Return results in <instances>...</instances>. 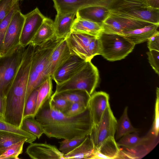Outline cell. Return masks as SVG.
<instances>
[{"label": "cell", "instance_id": "24", "mask_svg": "<svg viewBox=\"0 0 159 159\" xmlns=\"http://www.w3.org/2000/svg\"><path fill=\"white\" fill-rule=\"evenodd\" d=\"M94 148L93 142L89 135L74 149L69 153L64 155V159H90Z\"/></svg>", "mask_w": 159, "mask_h": 159}, {"label": "cell", "instance_id": "13", "mask_svg": "<svg viewBox=\"0 0 159 159\" xmlns=\"http://www.w3.org/2000/svg\"><path fill=\"white\" fill-rule=\"evenodd\" d=\"M26 153L33 159H64V154L54 145L44 143H30Z\"/></svg>", "mask_w": 159, "mask_h": 159}, {"label": "cell", "instance_id": "42", "mask_svg": "<svg viewBox=\"0 0 159 159\" xmlns=\"http://www.w3.org/2000/svg\"><path fill=\"white\" fill-rule=\"evenodd\" d=\"M148 47L149 50L159 51V32L157 31L148 40Z\"/></svg>", "mask_w": 159, "mask_h": 159}, {"label": "cell", "instance_id": "29", "mask_svg": "<svg viewBox=\"0 0 159 159\" xmlns=\"http://www.w3.org/2000/svg\"><path fill=\"white\" fill-rule=\"evenodd\" d=\"M20 128L39 139L43 133V128L40 123L33 116L23 118Z\"/></svg>", "mask_w": 159, "mask_h": 159}, {"label": "cell", "instance_id": "21", "mask_svg": "<svg viewBox=\"0 0 159 159\" xmlns=\"http://www.w3.org/2000/svg\"><path fill=\"white\" fill-rule=\"evenodd\" d=\"M159 25L151 24L143 27L124 32L125 36L135 45L148 41V39L157 31Z\"/></svg>", "mask_w": 159, "mask_h": 159}, {"label": "cell", "instance_id": "43", "mask_svg": "<svg viewBox=\"0 0 159 159\" xmlns=\"http://www.w3.org/2000/svg\"><path fill=\"white\" fill-rule=\"evenodd\" d=\"M6 105V97H0V119L4 120Z\"/></svg>", "mask_w": 159, "mask_h": 159}, {"label": "cell", "instance_id": "31", "mask_svg": "<svg viewBox=\"0 0 159 159\" xmlns=\"http://www.w3.org/2000/svg\"><path fill=\"white\" fill-rule=\"evenodd\" d=\"M0 130L12 132L24 136L28 139L29 143L33 142L37 139L35 136L1 119H0Z\"/></svg>", "mask_w": 159, "mask_h": 159}, {"label": "cell", "instance_id": "16", "mask_svg": "<svg viewBox=\"0 0 159 159\" xmlns=\"http://www.w3.org/2000/svg\"><path fill=\"white\" fill-rule=\"evenodd\" d=\"M109 99V94L102 91L94 92L91 95L89 107L94 126L98 124L104 111L110 104Z\"/></svg>", "mask_w": 159, "mask_h": 159}, {"label": "cell", "instance_id": "47", "mask_svg": "<svg viewBox=\"0 0 159 159\" xmlns=\"http://www.w3.org/2000/svg\"><path fill=\"white\" fill-rule=\"evenodd\" d=\"M1 56H1L0 55V57H1Z\"/></svg>", "mask_w": 159, "mask_h": 159}, {"label": "cell", "instance_id": "36", "mask_svg": "<svg viewBox=\"0 0 159 159\" xmlns=\"http://www.w3.org/2000/svg\"><path fill=\"white\" fill-rule=\"evenodd\" d=\"M49 100L52 107L63 113L68 109L71 104L66 99L57 94L52 95Z\"/></svg>", "mask_w": 159, "mask_h": 159}, {"label": "cell", "instance_id": "48", "mask_svg": "<svg viewBox=\"0 0 159 159\" xmlns=\"http://www.w3.org/2000/svg\"><path fill=\"white\" fill-rule=\"evenodd\" d=\"M52 0L53 1V0Z\"/></svg>", "mask_w": 159, "mask_h": 159}, {"label": "cell", "instance_id": "40", "mask_svg": "<svg viewBox=\"0 0 159 159\" xmlns=\"http://www.w3.org/2000/svg\"><path fill=\"white\" fill-rule=\"evenodd\" d=\"M159 90L157 87L156 90L157 98L155 105V115L154 121L151 129V132L155 135L158 136L159 125Z\"/></svg>", "mask_w": 159, "mask_h": 159}, {"label": "cell", "instance_id": "19", "mask_svg": "<svg viewBox=\"0 0 159 159\" xmlns=\"http://www.w3.org/2000/svg\"><path fill=\"white\" fill-rule=\"evenodd\" d=\"M120 152V148L115 137H111L105 140L98 148H94L90 159H118Z\"/></svg>", "mask_w": 159, "mask_h": 159}, {"label": "cell", "instance_id": "26", "mask_svg": "<svg viewBox=\"0 0 159 159\" xmlns=\"http://www.w3.org/2000/svg\"><path fill=\"white\" fill-rule=\"evenodd\" d=\"M52 78L49 77L39 87L35 116L45 102L51 97L52 91Z\"/></svg>", "mask_w": 159, "mask_h": 159}, {"label": "cell", "instance_id": "10", "mask_svg": "<svg viewBox=\"0 0 159 159\" xmlns=\"http://www.w3.org/2000/svg\"><path fill=\"white\" fill-rule=\"evenodd\" d=\"M25 16L20 44L21 46L25 47L31 43L45 16L37 7L25 15Z\"/></svg>", "mask_w": 159, "mask_h": 159}, {"label": "cell", "instance_id": "3", "mask_svg": "<svg viewBox=\"0 0 159 159\" xmlns=\"http://www.w3.org/2000/svg\"><path fill=\"white\" fill-rule=\"evenodd\" d=\"M111 13L159 25V9L148 7L144 0H113Z\"/></svg>", "mask_w": 159, "mask_h": 159}, {"label": "cell", "instance_id": "15", "mask_svg": "<svg viewBox=\"0 0 159 159\" xmlns=\"http://www.w3.org/2000/svg\"><path fill=\"white\" fill-rule=\"evenodd\" d=\"M113 0H53L54 7L57 12L68 13L76 12L83 8L102 5L110 6Z\"/></svg>", "mask_w": 159, "mask_h": 159}, {"label": "cell", "instance_id": "5", "mask_svg": "<svg viewBox=\"0 0 159 159\" xmlns=\"http://www.w3.org/2000/svg\"><path fill=\"white\" fill-rule=\"evenodd\" d=\"M99 78L97 67L91 62L87 61L84 67L74 75L66 81L56 84L54 93L71 90L86 91L91 95L97 87Z\"/></svg>", "mask_w": 159, "mask_h": 159}, {"label": "cell", "instance_id": "2", "mask_svg": "<svg viewBox=\"0 0 159 159\" xmlns=\"http://www.w3.org/2000/svg\"><path fill=\"white\" fill-rule=\"evenodd\" d=\"M64 39H57L55 36L41 45L34 46L26 93V102L31 92L51 77L48 69L49 58L54 48Z\"/></svg>", "mask_w": 159, "mask_h": 159}, {"label": "cell", "instance_id": "34", "mask_svg": "<svg viewBox=\"0 0 159 159\" xmlns=\"http://www.w3.org/2000/svg\"><path fill=\"white\" fill-rule=\"evenodd\" d=\"M39 89V87L35 89L29 96L25 107L23 118L28 116L35 117Z\"/></svg>", "mask_w": 159, "mask_h": 159}, {"label": "cell", "instance_id": "22", "mask_svg": "<svg viewBox=\"0 0 159 159\" xmlns=\"http://www.w3.org/2000/svg\"><path fill=\"white\" fill-rule=\"evenodd\" d=\"M55 36L54 22L50 18L45 17L30 44L34 46H39Z\"/></svg>", "mask_w": 159, "mask_h": 159}, {"label": "cell", "instance_id": "20", "mask_svg": "<svg viewBox=\"0 0 159 159\" xmlns=\"http://www.w3.org/2000/svg\"><path fill=\"white\" fill-rule=\"evenodd\" d=\"M76 12H57L54 22L55 36L58 39H65L71 32V27Z\"/></svg>", "mask_w": 159, "mask_h": 159}, {"label": "cell", "instance_id": "35", "mask_svg": "<svg viewBox=\"0 0 159 159\" xmlns=\"http://www.w3.org/2000/svg\"><path fill=\"white\" fill-rule=\"evenodd\" d=\"M20 9L19 1L18 0L9 14L0 23V55L1 56L3 42L7 27L13 15L16 11Z\"/></svg>", "mask_w": 159, "mask_h": 159}, {"label": "cell", "instance_id": "45", "mask_svg": "<svg viewBox=\"0 0 159 159\" xmlns=\"http://www.w3.org/2000/svg\"><path fill=\"white\" fill-rule=\"evenodd\" d=\"M2 153L0 152V155L2 154Z\"/></svg>", "mask_w": 159, "mask_h": 159}, {"label": "cell", "instance_id": "9", "mask_svg": "<svg viewBox=\"0 0 159 159\" xmlns=\"http://www.w3.org/2000/svg\"><path fill=\"white\" fill-rule=\"evenodd\" d=\"M152 23L110 12L102 24V31L122 34L124 32L143 27Z\"/></svg>", "mask_w": 159, "mask_h": 159}, {"label": "cell", "instance_id": "1", "mask_svg": "<svg viewBox=\"0 0 159 159\" xmlns=\"http://www.w3.org/2000/svg\"><path fill=\"white\" fill-rule=\"evenodd\" d=\"M49 99L35 116L44 134L49 138L64 139L90 135L94 124L89 106L83 113L70 116L52 107Z\"/></svg>", "mask_w": 159, "mask_h": 159}, {"label": "cell", "instance_id": "14", "mask_svg": "<svg viewBox=\"0 0 159 159\" xmlns=\"http://www.w3.org/2000/svg\"><path fill=\"white\" fill-rule=\"evenodd\" d=\"M87 62L78 57L72 55L56 70L52 80L56 84L66 81L81 69Z\"/></svg>", "mask_w": 159, "mask_h": 159}, {"label": "cell", "instance_id": "8", "mask_svg": "<svg viewBox=\"0 0 159 159\" xmlns=\"http://www.w3.org/2000/svg\"><path fill=\"white\" fill-rule=\"evenodd\" d=\"M117 124V120L109 104L104 111L99 123L93 126L89 135L95 148H98L109 137H115Z\"/></svg>", "mask_w": 159, "mask_h": 159}, {"label": "cell", "instance_id": "32", "mask_svg": "<svg viewBox=\"0 0 159 159\" xmlns=\"http://www.w3.org/2000/svg\"><path fill=\"white\" fill-rule=\"evenodd\" d=\"M27 139L22 140L12 145L0 155V159H18L19 156L23 152V145Z\"/></svg>", "mask_w": 159, "mask_h": 159}, {"label": "cell", "instance_id": "27", "mask_svg": "<svg viewBox=\"0 0 159 159\" xmlns=\"http://www.w3.org/2000/svg\"><path fill=\"white\" fill-rule=\"evenodd\" d=\"M28 139L25 137L11 132L0 130V152L2 153L9 147L23 139Z\"/></svg>", "mask_w": 159, "mask_h": 159}, {"label": "cell", "instance_id": "46", "mask_svg": "<svg viewBox=\"0 0 159 159\" xmlns=\"http://www.w3.org/2000/svg\"><path fill=\"white\" fill-rule=\"evenodd\" d=\"M19 1H22V0H18Z\"/></svg>", "mask_w": 159, "mask_h": 159}, {"label": "cell", "instance_id": "37", "mask_svg": "<svg viewBox=\"0 0 159 159\" xmlns=\"http://www.w3.org/2000/svg\"><path fill=\"white\" fill-rule=\"evenodd\" d=\"M89 105L80 102L71 103L64 114L68 116H77L84 112L87 108Z\"/></svg>", "mask_w": 159, "mask_h": 159}, {"label": "cell", "instance_id": "25", "mask_svg": "<svg viewBox=\"0 0 159 159\" xmlns=\"http://www.w3.org/2000/svg\"><path fill=\"white\" fill-rule=\"evenodd\" d=\"M127 107L124 109L123 114L117 121L115 140H118L123 136L138 132L137 129L132 125L128 115Z\"/></svg>", "mask_w": 159, "mask_h": 159}, {"label": "cell", "instance_id": "11", "mask_svg": "<svg viewBox=\"0 0 159 159\" xmlns=\"http://www.w3.org/2000/svg\"><path fill=\"white\" fill-rule=\"evenodd\" d=\"M95 37L82 33L71 32L65 38L72 55L78 57L86 61H91L89 53V47Z\"/></svg>", "mask_w": 159, "mask_h": 159}, {"label": "cell", "instance_id": "33", "mask_svg": "<svg viewBox=\"0 0 159 159\" xmlns=\"http://www.w3.org/2000/svg\"><path fill=\"white\" fill-rule=\"evenodd\" d=\"M87 136L88 135L69 139H64L59 142L60 145L59 150L64 155L67 154L80 144Z\"/></svg>", "mask_w": 159, "mask_h": 159}, {"label": "cell", "instance_id": "28", "mask_svg": "<svg viewBox=\"0 0 159 159\" xmlns=\"http://www.w3.org/2000/svg\"><path fill=\"white\" fill-rule=\"evenodd\" d=\"M56 94L61 96L71 103L80 102L87 105H89L91 97L86 91L79 89L66 91L54 95Z\"/></svg>", "mask_w": 159, "mask_h": 159}, {"label": "cell", "instance_id": "6", "mask_svg": "<svg viewBox=\"0 0 159 159\" xmlns=\"http://www.w3.org/2000/svg\"><path fill=\"white\" fill-rule=\"evenodd\" d=\"M25 47L20 45L10 54L0 57V97H6L21 63Z\"/></svg>", "mask_w": 159, "mask_h": 159}, {"label": "cell", "instance_id": "7", "mask_svg": "<svg viewBox=\"0 0 159 159\" xmlns=\"http://www.w3.org/2000/svg\"><path fill=\"white\" fill-rule=\"evenodd\" d=\"M25 20V15L21 13L20 9L13 15L3 41L2 56L10 54L20 45V38Z\"/></svg>", "mask_w": 159, "mask_h": 159}, {"label": "cell", "instance_id": "4", "mask_svg": "<svg viewBox=\"0 0 159 159\" xmlns=\"http://www.w3.org/2000/svg\"><path fill=\"white\" fill-rule=\"evenodd\" d=\"M97 38L100 45L99 55L110 61L125 58L132 51L135 46L122 34L102 31Z\"/></svg>", "mask_w": 159, "mask_h": 159}, {"label": "cell", "instance_id": "12", "mask_svg": "<svg viewBox=\"0 0 159 159\" xmlns=\"http://www.w3.org/2000/svg\"><path fill=\"white\" fill-rule=\"evenodd\" d=\"M158 142V136L155 135L150 130L143 140L135 147L129 149L119 147L118 159L141 158L150 152Z\"/></svg>", "mask_w": 159, "mask_h": 159}, {"label": "cell", "instance_id": "44", "mask_svg": "<svg viewBox=\"0 0 159 159\" xmlns=\"http://www.w3.org/2000/svg\"><path fill=\"white\" fill-rule=\"evenodd\" d=\"M144 0L148 7L155 9H159V0Z\"/></svg>", "mask_w": 159, "mask_h": 159}, {"label": "cell", "instance_id": "30", "mask_svg": "<svg viewBox=\"0 0 159 159\" xmlns=\"http://www.w3.org/2000/svg\"><path fill=\"white\" fill-rule=\"evenodd\" d=\"M144 136L140 137L138 132L126 134L121 137L117 142L120 148L129 149L133 148L141 143L144 139Z\"/></svg>", "mask_w": 159, "mask_h": 159}, {"label": "cell", "instance_id": "17", "mask_svg": "<svg viewBox=\"0 0 159 159\" xmlns=\"http://www.w3.org/2000/svg\"><path fill=\"white\" fill-rule=\"evenodd\" d=\"M110 6L97 5L80 9L76 12V18L102 24L110 13Z\"/></svg>", "mask_w": 159, "mask_h": 159}, {"label": "cell", "instance_id": "38", "mask_svg": "<svg viewBox=\"0 0 159 159\" xmlns=\"http://www.w3.org/2000/svg\"><path fill=\"white\" fill-rule=\"evenodd\" d=\"M18 0H0V23L7 16Z\"/></svg>", "mask_w": 159, "mask_h": 159}, {"label": "cell", "instance_id": "23", "mask_svg": "<svg viewBox=\"0 0 159 159\" xmlns=\"http://www.w3.org/2000/svg\"><path fill=\"white\" fill-rule=\"evenodd\" d=\"M102 30V24L76 18L74 20L71 32L82 33L97 37Z\"/></svg>", "mask_w": 159, "mask_h": 159}, {"label": "cell", "instance_id": "41", "mask_svg": "<svg viewBox=\"0 0 159 159\" xmlns=\"http://www.w3.org/2000/svg\"><path fill=\"white\" fill-rule=\"evenodd\" d=\"M89 53L91 60L95 56L99 55L100 45L97 37H95L91 40L89 47Z\"/></svg>", "mask_w": 159, "mask_h": 159}, {"label": "cell", "instance_id": "39", "mask_svg": "<svg viewBox=\"0 0 159 159\" xmlns=\"http://www.w3.org/2000/svg\"><path fill=\"white\" fill-rule=\"evenodd\" d=\"M149 62L155 72L159 75V51L151 50L147 52Z\"/></svg>", "mask_w": 159, "mask_h": 159}, {"label": "cell", "instance_id": "18", "mask_svg": "<svg viewBox=\"0 0 159 159\" xmlns=\"http://www.w3.org/2000/svg\"><path fill=\"white\" fill-rule=\"evenodd\" d=\"M72 55L64 39L54 48L49 58L48 69L52 79L56 70Z\"/></svg>", "mask_w": 159, "mask_h": 159}]
</instances>
